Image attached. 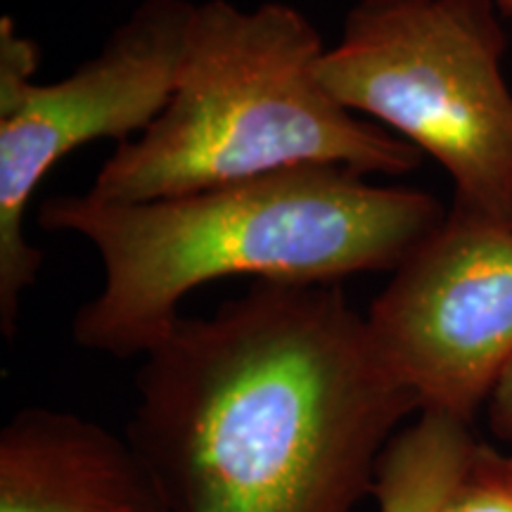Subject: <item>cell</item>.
<instances>
[{
  "instance_id": "9",
  "label": "cell",
  "mask_w": 512,
  "mask_h": 512,
  "mask_svg": "<svg viewBox=\"0 0 512 512\" xmlns=\"http://www.w3.org/2000/svg\"><path fill=\"white\" fill-rule=\"evenodd\" d=\"M441 512H512V456L479 444L465 479Z\"/></svg>"
},
{
  "instance_id": "11",
  "label": "cell",
  "mask_w": 512,
  "mask_h": 512,
  "mask_svg": "<svg viewBox=\"0 0 512 512\" xmlns=\"http://www.w3.org/2000/svg\"><path fill=\"white\" fill-rule=\"evenodd\" d=\"M496 5L503 15H508L512 19V0H496Z\"/></svg>"
},
{
  "instance_id": "7",
  "label": "cell",
  "mask_w": 512,
  "mask_h": 512,
  "mask_svg": "<svg viewBox=\"0 0 512 512\" xmlns=\"http://www.w3.org/2000/svg\"><path fill=\"white\" fill-rule=\"evenodd\" d=\"M0 512H171L131 441L24 408L0 432Z\"/></svg>"
},
{
  "instance_id": "10",
  "label": "cell",
  "mask_w": 512,
  "mask_h": 512,
  "mask_svg": "<svg viewBox=\"0 0 512 512\" xmlns=\"http://www.w3.org/2000/svg\"><path fill=\"white\" fill-rule=\"evenodd\" d=\"M486 411H489L491 430L512 444V358L491 389Z\"/></svg>"
},
{
  "instance_id": "1",
  "label": "cell",
  "mask_w": 512,
  "mask_h": 512,
  "mask_svg": "<svg viewBox=\"0 0 512 512\" xmlns=\"http://www.w3.org/2000/svg\"><path fill=\"white\" fill-rule=\"evenodd\" d=\"M143 358L126 439L171 512H358L420 413L337 283L254 280Z\"/></svg>"
},
{
  "instance_id": "6",
  "label": "cell",
  "mask_w": 512,
  "mask_h": 512,
  "mask_svg": "<svg viewBox=\"0 0 512 512\" xmlns=\"http://www.w3.org/2000/svg\"><path fill=\"white\" fill-rule=\"evenodd\" d=\"M366 320L420 413L472 422L512 358V226L448 209Z\"/></svg>"
},
{
  "instance_id": "3",
  "label": "cell",
  "mask_w": 512,
  "mask_h": 512,
  "mask_svg": "<svg viewBox=\"0 0 512 512\" xmlns=\"http://www.w3.org/2000/svg\"><path fill=\"white\" fill-rule=\"evenodd\" d=\"M325 50L292 5L192 3L171 100L145 133L114 150L88 195L155 202L299 166L413 174L418 147L358 119L323 86Z\"/></svg>"
},
{
  "instance_id": "5",
  "label": "cell",
  "mask_w": 512,
  "mask_h": 512,
  "mask_svg": "<svg viewBox=\"0 0 512 512\" xmlns=\"http://www.w3.org/2000/svg\"><path fill=\"white\" fill-rule=\"evenodd\" d=\"M190 0H143L98 55L55 83H38V46L0 19V330L17 332L24 292L43 252L27 235V211L50 169L100 138H138L174 93Z\"/></svg>"
},
{
  "instance_id": "4",
  "label": "cell",
  "mask_w": 512,
  "mask_h": 512,
  "mask_svg": "<svg viewBox=\"0 0 512 512\" xmlns=\"http://www.w3.org/2000/svg\"><path fill=\"white\" fill-rule=\"evenodd\" d=\"M496 0H361L318 74L349 112L430 155L451 209L512 226V91Z\"/></svg>"
},
{
  "instance_id": "2",
  "label": "cell",
  "mask_w": 512,
  "mask_h": 512,
  "mask_svg": "<svg viewBox=\"0 0 512 512\" xmlns=\"http://www.w3.org/2000/svg\"><path fill=\"white\" fill-rule=\"evenodd\" d=\"M446 216L430 192L368 183L344 166H299L155 202L55 195L38 207V226L81 235L105 268L102 290L76 313L74 342L133 358L169 335L197 287L396 271Z\"/></svg>"
},
{
  "instance_id": "8",
  "label": "cell",
  "mask_w": 512,
  "mask_h": 512,
  "mask_svg": "<svg viewBox=\"0 0 512 512\" xmlns=\"http://www.w3.org/2000/svg\"><path fill=\"white\" fill-rule=\"evenodd\" d=\"M470 422L422 411L389 441L373 498L377 512H441L463 482L477 448Z\"/></svg>"
}]
</instances>
